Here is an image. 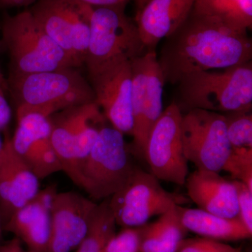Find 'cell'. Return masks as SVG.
Here are the masks:
<instances>
[{"mask_svg":"<svg viewBox=\"0 0 252 252\" xmlns=\"http://www.w3.org/2000/svg\"><path fill=\"white\" fill-rule=\"evenodd\" d=\"M158 62L165 83L177 84L190 73L221 69L252 61L248 31L190 13L166 39Z\"/></svg>","mask_w":252,"mask_h":252,"instance_id":"6da1fadb","label":"cell"},{"mask_svg":"<svg viewBox=\"0 0 252 252\" xmlns=\"http://www.w3.org/2000/svg\"><path fill=\"white\" fill-rule=\"evenodd\" d=\"M181 112L199 109L225 114L252 110V63L190 73L178 83Z\"/></svg>","mask_w":252,"mask_h":252,"instance_id":"7a4b0ae2","label":"cell"},{"mask_svg":"<svg viewBox=\"0 0 252 252\" xmlns=\"http://www.w3.org/2000/svg\"><path fill=\"white\" fill-rule=\"evenodd\" d=\"M7 85L16 111L37 112L48 117L94 99L90 82L74 67L9 77Z\"/></svg>","mask_w":252,"mask_h":252,"instance_id":"3957f363","label":"cell"},{"mask_svg":"<svg viewBox=\"0 0 252 252\" xmlns=\"http://www.w3.org/2000/svg\"><path fill=\"white\" fill-rule=\"evenodd\" d=\"M1 44L9 56V77L77 68L46 34L30 10L4 16Z\"/></svg>","mask_w":252,"mask_h":252,"instance_id":"277c9868","label":"cell"},{"mask_svg":"<svg viewBox=\"0 0 252 252\" xmlns=\"http://www.w3.org/2000/svg\"><path fill=\"white\" fill-rule=\"evenodd\" d=\"M126 5L94 8L84 65L89 78L145 52L135 20L126 14Z\"/></svg>","mask_w":252,"mask_h":252,"instance_id":"5b68a950","label":"cell"},{"mask_svg":"<svg viewBox=\"0 0 252 252\" xmlns=\"http://www.w3.org/2000/svg\"><path fill=\"white\" fill-rule=\"evenodd\" d=\"M133 167L124 134L106 125L81 162L74 184L94 200L111 198L125 184Z\"/></svg>","mask_w":252,"mask_h":252,"instance_id":"8992f818","label":"cell"},{"mask_svg":"<svg viewBox=\"0 0 252 252\" xmlns=\"http://www.w3.org/2000/svg\"><path fill=\"white\" fill-rule=\"evenodd\" d=\"M30 11L76 67L84 65L94 7L79 0H37Z\"/></svg>","mask_w":252,"mask_h":252,"instance_id":"52a82bcc","label":"cell"},{"mask_svg":"<svg viewBox=\"0 0 252 252\" xmlns=\"http://www.w3.org/2000/svg\"><path fill=\"white\" fill-rule=\"evenodd\" d=\"M181 195L162 188L155 176L134 166L124 186L111 197L109 207L117 225L122 228H138L152 217L162 215L185 203Z\"/></svg>","mask_w":252,"mask_h":252,"instance_id":"ba28073f","label":"cell"},{"mask_svg":"<svg viewBox=\"0 0 252 252\" xmlns=\"http://www.w3.org/2000/svg\"><path fill=\"white\" fill-rule=\"evenodd\" d=\"M132 69V149L144 158L152 127L162 113L165 81L156 50H147L131 61Z\"/></svg>","mask_w":252,"mask_h":252,"instance_id":"9c48e42d","label":"cell"},{"mask_svg":"<svg viewBox=\"0 0 252 252\" xmlns=\"http://www.w3.org/2000/svg\"><path fill=\"white\" fill-rule=\"evenodd\" d=\"M182 144L187 160L198 170H223L232 147L223 114L195 109L182 115Z\"/></svg>","mask_w":252,"mask_h":252,"instance_id":"30bf717a","label":"cell"},{"mask_svg":"<svg viewBox=\"0 0 252 252\" xmlns=\"http://www.w3.org/2000/svg\"><path fill=\"white\" fill-rule=\"evenodd\" d=\"M51 121V142L62 171L75 182L78 149L91 148L106 126L103 113L94 102L56 113Z\"/></svg>","mask_w":252,"mask_h":252,"instance_id":"8fae6325","label":"cell"},{"mask_svg":"<svg viewBox=\"0 0 252 252\" xmlns=\"http://www.w3.org/2000/svg\"><path fill=\"white\" fill-rule=\"evenodd\" d=\"M182 115L175 102L162 111L149 133L144 152L152 175L179 186L185 185L189 171L181 132Z\"/></svg>","mask_w":252,"mask_h":252,"instance_id":"7c38bea8","label":"cell"},{"mask_svg":"<svg viewBox=\"0 0 252 252\" xmlns=\"http://www.w3.org/2000/svg\"><path fill=\"white\" fill-rule=\"evenodd\" d=\"M16 130L10 137L15 152L39 180L61 171V162L51 142V118L23 111H16Z\"/></svg>","mask_w":252,"mask_h":252,"instance_id":"4fadbf2b","label":"cell"},{"mask_svg":"<svg viewBox=\"0 0 252 252\" xmlns=\"http://www.w3.org/2000/svg\"><path fill=\"white\" fill-rule=\"evenodd\" d=\"M97 204L77 192L56 194L46 252H71L85 238Z\"/></svg>","mask_w":252,"mask_h":252,"instance_id":"5bb4252c","label":"cell"},{"mask_svg":"<svg viewBox=\"0 0 252 252\" xmlns=\"http://www.w3.org/2000/svg\"><path fill=\"white\" fill-rule=\"evenodd\" d=\"M94 102L113 127L132 135V69L131 62L123 63L89 78Z\"/></svg>","mask_w":252,"mask_h":252,"instance_id":"9a60e30c","label":"cell"},{"mask_svg":"<svg viewBox=\"0 0 252 252\" xmlns=\"http://www.w3.org/2000/svg\"><path fill=\"white\" fill-rule=\"evenodd\" d=\"M56 186L39 190L34 198L18 209L4 223L5 230L16 235L31 251L46 252L51 233V210Z\"/></svg>","mask_w":252,"mask_h":252,"instance_id":"2e32d148","label":"cell"},{"mask_svg":"<svg viewBox=\"0 0 252 252\" xmlns=\"http://www.w3.org/2000/svg\"><path fill=\"white\" fill-rule=\"evenodd\" d=\"M195 0H148L136 12L135 21L146 50L171 35L193 10Z\"/></svg>","mask_w":252,"mask_h":252,"instance_id":"e0dca14e","label":"cell"},{"mask_svg":"<svg viewBox=\"0 0 252 252\" xmlns=\"http://www.w3.org/2000/svg\"><path fill=\"white\" fill-rule=\"evenodd\" d=\"M189 197L200 210L223 218L239 217L238 194L233 181L219 172L198 170L185 182Z\"/></svg>","mask_w":252,"mask_h":252,"instance_id":"ac0fdd59","label":"cell"},{"mask_svg":"<svg viewBox=\"0 0 252 252\" xmlns=\"http://www.w3.org/2000/svg\"><path fill=\"white\" fill-rule=\"evenodd\" d=\"M181 222L188 232L217 241H237L252 238V233L239 217L223 218L200 209L177 205Z\"/></svg>","mask_w":252,"mask_h":252,"instance_id":"d6986e66","label":"cell"},{"mask_svg":"<svg viewBox=\"0 0 252 252\" xmlns=\"http://www.w3.org/2000/svg\"><path fill=\"white\" fill-rule=\"evenodd\" d=\"M175 205L152 223L140 226V252H177L187 237Z\"/></svg>","mask_w":252,"mask_h":252,"instance_id":"ffe728a7","label":"cell"},{"mask_svg":"<svg viewBox=\"0 0 252 252\" xmlns=\"http://www.w3.org/2000/svg\"><path fill=\"white\" fill-rule=\"evenodd\" d=\"M192 12L234 29H252V0H195Z\"/></svg>","mask_w":252,"mask_h":252,"instance_id":"44dd1931","label":"cell"},{"mask_svg":"<svg viewBox=\"0 0 252 252\" xmlns=\"http://www.w3.org/2000/svg\"><path fill=\"white\" fill-rule=\"evenodd\" d=\"M12 146V145H11ZM39 179L12 147L8 183V203L4 223L39 192Z\"/></svg>","mask_w":252,"mask_h":252,"instance_id":"7402d4cb","label":"cell"},{"mask_svg":"<svg viewBox=\"0 0 252 252\" xmlns=\"http://www.w3.org/2000/svg\"><path fill=\"white\" fill-rule=\"evenodd\" d=\"M115 219L109 200L97 205L89 231L78 247L77 252H102L109 239L116 233Z\"/></svg>","mask_w":252,"mask_h":252,"instance_id":"603a6c76","label":"cell"},{"mask_svg":"<svg viewBox=\"0 0 252 252\" xmlns=\"http://www.w3.org/2000/svg\"><path fill=\"white\" fill-rule=\"evenodd\" d=\"M227 136L232 148L252 149V110L223 114Z\"/></svg>","mask_w":252,"mask_h":252,"instance_id":"cb8c5ba5","label":"cell"},{"mask_svg":"<svg viewBox=\"0 0 252 252\" xmlns=\"http://www.w3.org/2000/svg\"><path fill=\"white\" fill-rule=\"evenodd\" d=\"M233 180L240 181L252 190V149L232 148L223 167Z\"/></svg>","mask_w":252,"mask_h":252,"instance_id":"d4e9b609","label":"cell"},{"mask_svg":"<svg viewBox=\"0 0 252 252\" xmlns=\"http://www.w3.org/2000/svg\"><path fill=\"white\" fill-rule=\"evenodd\" d=\"M140 227L123 228L109 239L102 252H140Z\"/></svg>","mask_w":252,"mask_h":252,"instance_id":"484cf974","label":"cell"},{"mask_svg":"<svg viewBox=\"0 0 252 252\" xmlns=\"http://www.w3.org/2000/svg\"><path fill=\"white\" fill-rule=\"evenodd\" d=\"M177 252H241L217 240L206 238H185Z\"/></svg>","mask_w":252,"mask_h":252,"instance_id":"4316f807","label":"cell"},{"mask_svg":"<svg viewBox=\"0 0 252 252\" xmlns=\"http://www.w3.org/2000/svg\"><path fill=\"white\" fill-rule=\"evenodd\" d=\"M233 182L238 194L239 219L252 233V190L240 181Z\"/></svg>","mask_w":252,"mask_h":252,"instance_id":"83f0119b","label":"cell"},{"mask_svg":"<svg viewBox=\"0 0 252 252\" xmlns=\"http://www.w3.org/2000/svg\"><path fill=\"white\" fill-rule=\"evenodd\" d=\"M6 90H8L7 83L0 81V131L7 128L11 119V107L5 96Z\"/></svg>","mask_w":252,"mask_h":252,"instance_id":"f1b7e54d","label":"cell"},{"mask_svg":"<svg viewBox=\"0 0 252 252\" xmlns=\"http://www.w3.org/2000/svg\"><path fill=\"white\" fill-rule=\"evenodd\" d=\"M79 1L95 8L127 5L130 0H79Z\"/></svg>","mask_w":252,"mask_h":252,"instance_id":"f546056e","label":"cell"},{"mask_svg":"<svg viewBox=\"0 0 252 252\" xmlns=\"http://www.w3.org/2000/svg\"><path fill=\"white\" fill-rule=\"evenodd\" d=\"M37 0H0L1 9L15 7H27L34 4Z\"/></svg>","mask_w":252,"mask_h":252,"instance_id":"4dcf8cb0","label":"cell"},{"mask_svg":"<svg viewBox=\"0 0 252 252\" xmlns=\"http://www.w3.org/2000/svg\"><path fill=\"white\" fill-rule=\"evenodd\" d=\"M0 252H23L21 241L15 238L0 248Z\"/></svg>","mask_w":252,"mask_h":252,"instance_id":"1f68e13d","label":"cell"},{"mask_svg":"<svg viewBox=\"0 0 252 252\" xmlns=\"http://www.w3.org/2000/svg\"><path fill=\"white\" fill-rule=\"evenodd\" d=\"M147 1H148V0H135V4L136 9H137V11H139V10L143 6Z\"/></svg>","mask_w":252,"mask_h":252,"instance_id":"d6a6232c","label":"cell"},{"mask_svg":"<svg viewBox=\"0 0 252 252\" xmlns=\"http://www.w3.org/2000/svg\"><path fill=\"white\" fill-rule=\"evenodd\" d=\"M3 225L4 224H3L2 217H1V210H0V242L2 237Z\"/></svg>","mask_w":252,"mask_h":252,"instance_id":"836d02e7","label":"cell"},{"mask_svg":"<svg viewBox=\"0 0 252 252\" xmlns=\"http://www.w3.org/2000/svg\"><path fill=\"white\" fill-rule=\"evenodd\" d=\"M0 81L3 83H7V81L5 80L4 75H3L2 72H1V68H0Z\"/></svg>","mask_w":252,"mask_h":252,"instance_id":"e575fe53","label":"cell"},{"mask_svg":"<svg viewBox=\"0 0 252 252\" xmlns=\"http://www.w3.org/2000/svg\"><path fill=\"white\" fill-rule=\"evenodd\" d=\"M3 145H4V141L1 140V137H0V153L2 150Z\"/></svg>","mask_w":252,"mask_h":252,"instance_id":"d590c367","label":"cell"},{"mask_svg":"<svg viewBox=\"0 0 252 252\" xmlns=\"http://www.w3.org/2000/svg\"><path fill=\"white\" fill-rule=\"evenodd\" d=\"M36 252L31 251V250H30V251H29V252Z\"/></svg>","mask_w":252,"mask_h":252,"instance_id":"8d00e7d4","label":"cell"},{"mask_svg":"<svg viewBox=\"0 0 252 252\" xmlns=\"http://www.w3.org/2000/svg\"></svg>","mask_w":252,"mask_h":252,"instance_id":"74e56055","label":"cell"}]
</instances>
